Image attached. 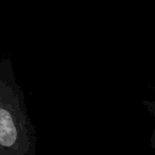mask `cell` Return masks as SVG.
Here are the masks:
<instances>
[{
  "mask_svg": "<svg viewBox=\"0 0 155 155\" xmlns=\"http://www.w3.org/2000/svg\"><path fill=\"white\" fill-rule=\"evenodd\" d=\"M17 139V131L10 113L0 108V143L11 147Z\"/></svg>",
  "mask_w": 155,
  "mask_h": 155,
  "instance_id": "6da1fadb",
  "label": "cell"
}]
</instances>
